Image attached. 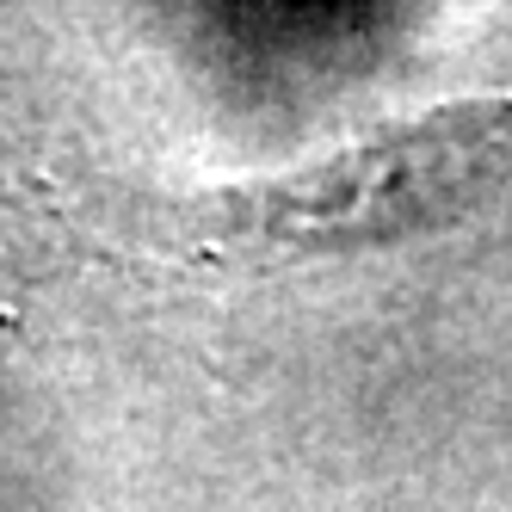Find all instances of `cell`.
Returning a JSON list of instances; mask_svg holds the SVG:
<instances>
[{"mask_svg": "<svg viewBox=\"0 0 512 512\" xmlns=\"http://www.w3.org/2000/svg\"><path fill=\"white\" fill-rule=\"evenodd\" d=\"M512 186V87L364 124L321 155L192 198L198 247L241 266L383 253L457 229Z\"/></svg>", "mask_w": 512, "mask_h": 512, "instance_id": "1", "label": "cell"}]
</instances>
